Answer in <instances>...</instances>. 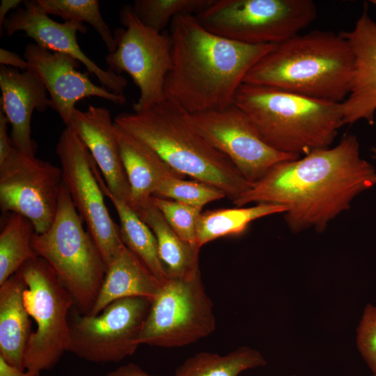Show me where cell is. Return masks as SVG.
<instances>
[{"instance_id": "20", "label": "cell", "mask_w": 376, "mask_h": 376, "mask_svg": "<svg viewBox=\"0 0 376 376\" xmlns=\"http://www.w3.org/2000/svg\"><path fill=\"white\" fill-rule=\"evenodd\" d=\"M114 125L130 189V206L137 211L151 201L159 185L166 177L177 173L148 146Z\"/></svg>"}, {"instance_id": "10", "label": "cell", "mask_w": 376, "mask_h": 376, "mask_svg": "<svg viewBox=\"0 0 376 376\" xmlns=\"http://www.w3.org/2000/svg\"><path fill=\"white\" fill-rule=\"evenodd\" d=\"M123 28L116 29V49L105 57L109 70L126 72L139 89L133 104L135 112L143 111L165 100L164 88L172 66L171 41L169 32H157L143 24L131 5L120 11Z\"/></svg>"}, {"instance_id": "16", "label": "cell", "mask_w": 376, "mask_h": 376, "mask_svg": "<svg viewBox=\"0 0 376 376\" xmlns=\"http://www.w3.org/2000/svg\"><path fill=\"white\" fill-rule=\"evenodd\" d=\"M24 58L28 70L45 87L49 94L52 109L68 126L76 104L81 100L97 97L123 105L124 95L116 94L103 86L94 84L87 73L78 70L80 62L73 57L46 49L35 42L24 48Z\"/></svg>"}, {"instance_id": "33", "label": "cell", "mask_w": 376, "mask_h": 376, "mask_svg": "<svg viewBox=\"0 0 376 376\" xmlns=\"http://www.w3.org/2000/svg\"><path fill=\"white\" fill-rule=\"evenodd\" d=\"M8 123L6 115L0 109V164L6 161L15 149L11 137L8 133Z\"/></svg>"}, {"instance_id": "23", "label": "cell", "mask_w": 376, "mask_h": 376, "mask_svg": "<svg viewBox=\"0 0 376 376\" xmlns=\"http://www.w3.org/2000/svg\"><path fill=\"white\" fill-rule=\"evenodd\" d=\"M135 212L156 237L159 256L167 278L189 279L200 274V249L183 240L171 228L152 198L146 206Z\"/></svg>"}, {"instance_id": "25", "label": "cell", "mask_w": 376, "mask_h": 376, "mask_svg": "<svg viewBox=\"0 0 376 376\" xmlns=\"http://www.w3.org/2000/svg\"><path fill=\"white\" fill-rule=\"evenodd\" d=\"M285 206L259 203L256 205L237 208H221L202 212L196 229V243L201 248L219 237L244 233L253 221L272 214L285 213Z\"/></svg>"}, {"instance_id": "14", "label": "cell", "mask_w": 376, "mask_h": 376, "mask_svg": "<svg viewBox=\"0 0 376 376\" xmlns=\"http://www.w3.org/2000/svg\"><path fill=\"white\" fill-rule=\"evenodd\" d=\"M190 117L197 132L225 155L251 184L261 180L275 165L300 157L269 146L235 104L221 110L190 114Z\"/></svg>"}, {"instance_id": "41", "label": "cell", "mask_w": 376, "mask_h": 376, "mask_svg": "<svg viewBox=\"0 0 376 376\" xmlns=\"http://www.w3.org/2000/svg\"><path fill=\"white\" fill-rule=\"evenodd\" d=\"M292 376H295V375H292Z\"/></svg>"}, {"instance_id": "24", "label": "cell", "mask_w": 376, "mask_h": 376, "mask_svg": "<svg viewBox=\"0 0 376 376\" xmlns=\"http://www.w3.org/2000/svg\"><path fill=\"white\" fill-rule=\"evenodd\" d=\"M95 172L104 195L110 199L118 213L123 244L161 283H163L167 274L159 256L153 232L127 203L110 193L97 167Z\"/></svg>"}, {"instance_id": "26", "label": "cell", "mask_w": 376, "mask_h": 376, "mask_svg": "<svg viewBox=\"0 0 376 376\" xmlns=\"http://www.w3.org/2000/svg\"><path fill=\"white\" fill-rule=\"evenodd\" d=\"M265 364V358L258 351L243 346L224 355L197 353L179 366L173 376H239L246 370Z\"/></svg>"}, {"instance_id": "34", "label": "cell", "mask_w": 376, "mask_h": 376, "mask_svg": "<svg viewBox=\"0 0 376 376\" xmlns=\"http://www.w3.org/2000/svg\"><path fill=\"white\" fill-rule=\"evenodd\" d=\"M0 64L20 71L28 70V63L24 57L22 58L18 54L3 48L0 49Z\"/></svg>"}, {"instance_id": "13", "label": "cell", "mask_w": 376, "mask_h": 376, "mask_svg": "<svg viewBox=\"0 0 376 376\" xmlns=\"http://www.w3.org/2000/svg\"><path fill=\"white\" fill-rule=\"evenodd\" d=\"M63 182L61 168L15 148L0 164L1 209L26 217L41 234L56 217Z\"/></svg>"}, {"instance_id": "32", "label": "cell", "mask_w": 376, "mask_h": 376, "mask_svg": "<svg viewBox=\"0 0 376 376\" xmlns=\"http://www.w3.org/2000/svg\"><path fill=\"white\" fill-rule=\"evenodd\" d=\"M357 343L362 357L376 375V306H366L357 329Z\"/></svg>"}, {"instance_id": "28", "label": "cell", "mask_w": 376, "mask_h": 376, "mask_svg": "<svg viewBox=\"0 0 376 376\" xmlns=\"http://www.w3.org/2000/svg\"><path fill=\"white\" fill-rule=\"evenodd\" d=\"M48 14L65 21L86 22L97 32L109 53L116 49L113 33L103 19L97 0H37Z\"/></svg>"}, {"instance_id": "12", "label": "cell", "mask_w": 376, "mask_h": 376, "mask_svg": "<svg viewBox=\"0 0 376 376\" xmlns=\"http://www.w3.org/2000/svg\"><path fill=\"white\" fill-rule=\"evenodd\" d=\"M151 300L120 299L98 314L74 315L68 352L93 363H118L134 354Z\"/></svg>"}, {"instance_id": "5", "label": "cell", "mask_w": 376, "mask_h": 376, "mask_svg": "<svg viewBox=\"0 0 376 376\" xmlns=\"http://www.w3.org/2000/svg\"><path fill=\"white\" fill-rule=\"evenodd\" d=\"M234 104L273 148L301 157L329 148L343 125L341 103L242 83Z\"/></svg>"}, {"instance_id": "11", "label": "cell", "mask_w": 376, "mask_h": 376, "mask_svg": "<svg viewBox=\"0 0 376 376\" xmlns=\"http://www.w3.org/2000/svg\"><path fill=\"white\" fill-rule=\"evenodd\" d=\"M56 149L63 182L107 267L125 244L120 227L105 205L104 194L96 176L97 166L83 141L69 127L65 126L61 132Z\"/></svg>"}, {"instance_id": "17", "label": "cell", "mask_w": 376, "mask_h": 376, "mask_svg": "<svg viewBox=\"0 0 376 376\" xmlns=\"http://www.w3.org/2000/svg\"><path fill=\"white\" fill-rule=\"evenodd\" d=\"M365 5L350 31L342 32L354 56L350 93L341 102L343 125L366 120L373 125L376 113V22Z\"/></svg>"}, {"instance_id": "36", "label": "cell", "mask_w": 376, "mask_h": 376, "mask_svg": "<svg viewBox=\"0 0 376 376\" xmlns=\"http://www.w3.org/2000/svg\"><path fill=\"white\" fill-rule=\"evenodd\" d=\"M40 373L19 370L0 357V376H40Z\"/></svg>"}, {"instance_id": "9", "label": "cell", "mask_w": 376, "mask_h": 376, "mask_svg": "<svg viewBox=\"0 0 376 376\" xmlns=\"http://www.w3.org/2000/svg\"><path fill=\"white\" fill-rule=\"evenodd\" d=\"M215 329L213 304L201 274L189 279L167 278L151 300L138 343L182 347L209 336Z\"/></svg>"}, {"instance_id": "15", "label": "cell", "mask_w": 376, "mask_h": 376, "mask_svg": "<svg viewBox=\"0 0 376 376\" xmlns=\"http://www.w3.org/2000/svg\"><path fill=\"white\" fill-rule=\"evenodd\" d=\"M22 4V6L8 15L1 32L5 31L9 37L18 31L24 32L38 45L73 57L82 63L90 74L95 75L102 86L116 94L124 95L127 86L126 78L109 69H102L81 49L77 34L87 31L84 23L75 21L57 22L49 17L37 0L23 1Z\"/></svg>"}, {"instance_id": "40", "label": "cell", "mask_w": 376, "mask_h": 376, "mask_svg": "<svg viewBox=\"0 0 376 376\" xmlns=\"http://www.w3.org/2000/svg\"><path fill=\"white\" fill-rule=\"evenodd\" d=\"M372 376H376V375H373Z\"/></svg>"}, {"instance_id": "18", "label": "cell", "mask_w": 376, "mask_h": 376, "mask_svg": "<svg viewBox=\"0 0 376 376\" xmlns=\"http://www.w3.org/2000/svg\"><path fill=\"white\" fill-rule=\"evenodd\" d=\"M83 141L107 185L115 197L130 205V189L109 109L89 105L76 109L68 126Z\"/></svg>"}, {"instance_id": "21", "label": "cell", "mask_w": 376, "mask_h": 376, "mask_svg": "<svg viewBox=\"0 0 376 376\" xmlns=\"http://www.w3.org/2000/svg\"><path fill=\"white\" fill-rule=\"evenodd\" d=\"M24 288L17 272L0 285V357L22 370H25V352L32 334L24 302Z\"/></svg>"}, {"instance_id": "19", "label": "cell", "mask_w": 376, "mask_h": 376, "mask_svg": "<svg viewBox=\"0 0 376 376\" xmlns=\"http://www.w3.org/2000/svg\"><path fill=\"white\" fill-rule=\"evenodd\" d=\"M1 109L11 125L10 137L18 151L35 155L37 145L31 137V118L36 110L52 108L43 84L29 70L1 65Z\"/></svg>"}, {"instance_id": "1", "label": "cell", "mask_w": 376, "mask_h": 376, "mask_svg": "<svg viewBox=\"0 0 376 376\" xmlns=\"http://www.w3.org/2000/svg\"><path fill=\"white\" fill-rule=\"evenodd\" d=\"M375 185L374 166L361 157L357 137L349 134L333 148L275 165L233 203L284 205L285 219L292 232L309 228L322 232L350 207L357 196Z\"/></svg>"}, {"instance_id": "2", "label": "cell", "mask_w": 376, "mask_h": 376, "mask_svg": "<svg viewBox=\"0 0 376 376\" xmlns=\"http://www.w3.org/2000/svg\"><path fill=\"white\" fill-rule=\"evenodd\" d=\"M169 33L172 66L164 83V97L190 114L233 104L249 71L275 45L224 38L207 31L189 14L176 16Z\"/></svg>"}, {"instance_id": "22", "label": "cell", "mask_w": 376, "mask_h": 376, "mask_svg": "<svg viewBox=\"0 0 376 376\" xmlns=\"http://www.w3.org/2000/svg\"><path fill=\"white\" fill-rule=\"evenodd\" d=\"M161 285L143 263L125 246L107 267L95 304L87 315H97L111 302L128 297L152 300Z\"/></svg>"}, {"instance_id": "7", "label": "cell", "mask_w": 376, "mask_h": 376, "mask_svg": "<svg viewBox=\"0 0 376 376\" xmlns=\"http://www.w3.org/2000/svg\"><path fill=\"white\" fill-rule=\"evenodd\" d=\"M17 272L25 284V307L36 325L26 345L24 367L41 373L54 368L68 350V313L75 302L56 272L42 258L29 260Z\"/></svg>"}, {"instance_id": "27", "label": "cell", "mask_w": 376, "mask_h": 376, "mask_svg": "<svg viewBox=\"0 0 376 376\" xmlns=\"http://www.w3.org/2000/svg\"><path fill=\"white\" fill-rule=\"evenodd\" d=\"M0 233V285L26 262L38 256L33 249L32 222L14 212L5 214Z\"/></svg>"}, {"instance_id": "35", "label": "cell", "mask_w": 376, "mask_h": 376, "mask_svg": "<svg viewBox=\"0 0 376 376\" xmlns=\"http://www.w3.org/2000/svg\"><path fill=\"white\" fill-rule=\"evenodd\" d=\"M104 376H159L148 373L139 365L130 363L120 366L116 369L106 373Z\"/></svg>"}, {"instance_id": "37", "label": "cell", "mask_w": 376, "mask_h": 376, "mask_svg": "<svg viewBox=\"0 0 376 376\" xmlns=\"http://www.w3.org/2000/svg\"><path fill=\"white\" fill-rule=\"evenodd\" d=\"M21 0H1L0 5V30L6 18L8 17V13L13 10L14 11L19 5L22 3Z\"/></svg>"}, {"instance_id": "3", "label": "cell", "mask_w": 376, "mask_h": 376, "mask_svg": "<svg viewBox=\"0 0 376 376\" xmlns=\"http://www.w3.org/2000/svg\"><path fill=\"white\" fill-rule=\"evenodd\" d=\"M114 123L152 149L175 173L217 188L234 203L252 186L231 161L196 130L190 113L166 100Z\"/></svg>"}, {"instance_id": "29", "label": "cell", "mask_w": 376, "mask_h": 376, "mask_svg": "<svg viewBox=\"0 0 376 376\" xmlns=\"http://www.w3.org/2000/svg\"><path fill=\"white\" fill-rule=\"evenodd\" d=\"M214 0H135L132 9L140 21L162 33L178 15H197Z\"/></svg>"}, {"instance_id": "4", "label": "cell", "mask_w": 376, "mask_h": 376, "mask_svg": "<svg viewBox=\"0 0 376 376\" xmlns=\"http://www.w3.org/2000/svg\"><path fill=\"white\" fill-rule=\"evenodd\" d=\"M354 56L342 34L313 31L275 45L243 83L341 103L352 82Z\"/></svg>"}, {"instance_id": "39", "label": "cell", "mask_w": 376, "mask_h": 376, "mask_svg": "<svg viewBox=\"0 0 376 376\" xmlns=\"http://www.w3.org/2000/svg\"><path fill=\"white\" fill-rule=\"evenodd\" d=\"M370 2L376 7V0H371Z\"/></svg>"}, {"instance_id": "31", "label": "cell", "mask_w": 376, "mask_h": 376, "mask_svg": "<svg viewBox=\"0 0 376 376\" xmlns=\"http://www.w3.org/2000/svg\"><path fill=\"white\" fill-rule=\"evenodd\" d=\"M152 200L171 228L183 240L198 247L196 229L202 209L156 196Z\"/></svg>"}, {"instance_id": "38", "label": "cell", "mask_w": 376, "mask_h": 376, "mask_svg": "<svg viewBox=\"0 0 376 376\" xmlns=\"http://www.w3.org/2000/svg\"><path fill=\"white\" fill-rule=\"evenodd\" d=\"M372 157L376 159V146L371 148Z\"/></svg>"}, {"instance_id": "8", "label": "cell", "mask_w": 376, "mask_h": 376, "mask_svg": "<svg viewBox=\"0 0 376 376\" xmlns=\"http://www.w3.org/2000/svg\"><path fill=\"white\" fill-rule=\"evenodd\" d=\"M207 31L248 45H277L316 18L311 0H214L195 15Z\"/></svg>"}, {"instance_id": "30", "label": "cell", "mask_w": 376, "mask_h": 376, "mask_svg": "<svg viewBox=\"0 0 376 376\" xmlns=\"http://www.w3.org/2000/svg\"><path fill=\"white\" fill-rule=\"evenodd\" d=\"M154 196L201 209L208 203L226 197L224 192L217 188L197 180H185L177 173L166 177Z\"/></svg>"}, {"instance_id": "6", "label": "cell", "mask_w": 376, "mask_h": 376, "mask_svg": "<svg viewBox=\"0 0 376 376\" xmlns=\"http://www.w3.org/2000/svg\"><path fill=\"white\" fill-rule=\"evenodd\" d=\"M32 246L56 272L81 314H89L107 267L96 244L84 230L64 182L54 221L45 232L34 234Z\"/></svg>"}]
</instances>
